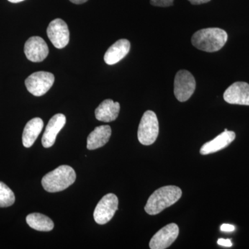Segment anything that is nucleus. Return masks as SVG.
Instances as JSON below:
<instances>
[{"mask_svg":"<svg viewBox=\"0 0 249 249\" xmlns=\"http://www.w3.org/2000/svg\"><path fill=\"white\" fill-rule=\"evenodd\" d=\"M55 77L53 73L47 71H37L32 73L25 80L28 91L35 96L45 94L53 86Z\"/></svg>","mask_w":249,"mask_h":249,"instance_id":"423d86ee","label":"nucleus"},{"mask_svg":"<svg viewBox=\"0 0 249 249\" xmlns=\"http://www.w3.org/2000/svg\"><path fill=\"white\" fill-rule=\"evenodd\" d=\"M76 172L69 165H60L47 173L42 179L44 189L49 193H57L67 189L76 181Z\"/></svg>","mask_w":249,"mask_h":249,"instance_id":"7ed1b4c3","label":"nucleus"},{"mask_svg":"<svg viewBox=\"0 0 249 249\" xmlns=\"http://www.w3.org/2000/svg\"><path fill=\"white\" fill-rule=\"evenodd\" d=\"M24 51L28 60L34 62L43 61L49 52L45 41L39 36L30 37L26 42Z\"/></svg>","mask_w":249,"mask_h":249,"instance_id":"9d476101","label":"nucleus"},{"mask_svg":"<svg viewBox=\"0 0 249 249\" xmlns=\"http://www.w3.org/2000/svg\"><path fill=\"white\" fill-rule=\"evenodd\" d=\"M159 132V121L155 113L150 110L145 111L139 125V142L142 145H152L157 140Z\"/></svg>","mask_w":249,"mask_h":249,"instance_id":"20e7f679","label":"nucleus"},{"mask_svg":"<svg viewBox=\"0 0 249 249\" xmlns=\"http://www.w3.org/2000/svg\"><path fill=\"white\" fill-rule=\"evenodd\" d=\"M8 1L11 3H19L21 2V1H24V0H8Z\"/></svg>","mask_w":249,"mask_h":249,"instance_id":"393cba45","label":"nucleus"},{"mask_svg":"<svg viewBox=\"0 0 249 249\" xmlns=\"http://www.w3.org/2000/svg\"><path fill=\"white\" fill-rule=\"evenodd\" d=\"M182 196V191L178 186L161 187L154 192L149 197L145 211L150 215H155L178 202Z\"/></svg>","mask_w":249,"mask_h":249,"instance_id":"f03ea898","label":"nucleus"},{"mask_svg":"<svg viewBox=\"0 0 249 249\" xmlns=\"http://www.w3.org/2000/svg\"><path fill=\"white\" fill-rule=\"evenodd\" d=\"M174 0H150L152 5L160 7H168L173 4Z\"/></svg>","mask_w":249,"mask_h":249,"instance_id":"aec40b11","label":"nucleus"},{"mask_svg":"<svg viewBox=\"0 0 249 249\" xmlns=\"http://www.w3.org/2000/svg\"><path fill=\"white\" fill-rule=\"evenodd\" d=\"M120 104L112 100L103 101L95 110L96 119L103 122L109 123L115 121L120 111Z\"/></svg>","mask_w":249,"mask_h":249,"instance_id":"2eb2a0df","label":"nucleus"},{"mask_svg":"<svg viewBox=\"0 0 249 249\" xmlns=\"http://www.w3.org/2000/svg\"><path fill=\"white\" fill-rule=\"evenodd\" d=\"M224 99L230 104L249 106V85L245 82H236L226 90Z\"/></svg>","mask_w":249,"mask_h":249,"instance_id":"9b49d317","label":"nucleus"},{"mask_svg":"<svg viewBox=\"0 0 249 249\" xmlns=\"http://www.w3.org/2000/svg\"><path fill=\"white\" fill-rule=\"evenodd\" d=\"M178 226L176 224H168L160 229L150 240V248L151 249H165L168 248L176 240L178 235Z\"/></svg>","mask_w":249,"mask_h":249,"instance_id":"1a4fd4ad","label":"nucleus"},{"mask_svg":"<svg viewBox=\"0 0 249 249\" xmlns=\"http://www.w3.org/2000/svg\"><path fill=\"white\" fill-rule=\"evenodd\" d=\"M44 127V122L40 118H34L27 123L22 134V143L25 147L34 145Z\"/></svg>","mask_w":249,"mask_h":249,"instance_id":"f3484780","label":"nucleus"},{"mask_svg":"<svg viewBox=\"0 0 249 249\" xmlns=\"http://www.w3.org/2000/svg\"><path fill=\"white\" fill-rule=\"evenodd\" d=\"M130 49V42L126 39H121L107 49L104 55L106 64L113 65L118 63L128 54Z\"/></svg>","mask_w":249,"mask_h":249,"instance_id":"4468645a","label":"nucleus"},{"mask_svg":"<svg viewBox=\"0 0 249 249\" xmlns=\"http://www.w3.org/2000/svg\"><path fill=\"white\" fill-rule=\"evenodd\" d=\"M235 227L231 224H224L221 226L220 229L224 232H232L235 230Z\"/></svg>","mask_w":249,"mask_h":249,"instance_id":"412c9836","label":"nucleus"},{"mask_svg":"<svg viewBox=\"0 0 249 249\" xmlns=\"http://www.w3.org/2000/svg\"><path fill=\"white\" fill-rule=\"evenodd\" d=\"M26 221L29 227L38 231H51L54 227L53 221L50 218L37 213L29 214Z\"/></svg>","mask_w":249,"mask_h":249,"instance_id":"a211bd4d","label":"nucleus"},{"mask_svg":"<svg viewBox=\"0 0 249 249\" xmlns=\"http://www.w3.org/2000/svg\"><path fill=\"white\" fill-rule=\"evenodd\" d=\"M66 124V116L57 114L49 120L42 138V144L46 148L52 147L60 130Z\"/></svg>","mask_w":249,"mask_h":249,"instance_id":"f8f14e48","label":"nucleus"},{"mask_svg":"<svg viewBox=\"0 0 249 249\" xmlns=\"http://www.w3.org/2000/svg\"><path fill=\"white\" fill-rule=\"evenodd\" d=\"M196 82L191 72L180 70L177 73L174 82V93L180 102H186L195 92Z\"/></svg>","mask_w":249,"mask_h":249,"instance_id":"39448f33","label":"nucleus"},{"mask_svg":"<svg viewBox=\"0 0 249 249\" xmlns=\"http://www.w3.org/2000/svg\"><path fill=\"white\" fill-rule=\"evenodd\" d=\"M70 1H71L73 4H83V3L86 2L88 0H70Z\"/></svg>","mask_w":249,"mask_h":249,"instance_id":"b1692460","label":"nucleus"},{"mask_svg":"<svg viewBox=\"0 0 249 249\" xmlns=\"http://www.w3.org/2000/svg\"><path fill=\"white\" fill-rule=\"evenodd\" d=\"M16 201L14 192L4 183L0 181V207H9Z\"/></svg>","mask_w":249,"mask_h":249,"instance_id":"6ab92c4d","label":"nucleus"},{"mask_svg":"<svg viewBox=\"0 0 249 249\" xmlns=\"http://www.w3.org/2000/svg\"><path fill=\"white\" fill-rule=\"evenodd\" d=\"M111 129L109 125L96 127L88 137V150H93L104 146L110 139Z\"/></svg>","mask_w":249,"mask_h":249,"instance_id":"dca6fc26","label":"nucleus"},{"mask_svg":"<svg viewBox=\"0 0 249 249\" xmlns=\"http://www.w3.org/2000/svg\"><path fill=\"white\" fill-rule=\"evenodd\" d=\"M49 40L57 49L66 47L70 42V31L65 21L58 18L49 23L47 28Z\"/></svg>","mask_w":249,"mask_h":249,"instance_id":"6e6552de","label":"nucleus"},{"mask_svg":"<svg viewBox=\"0 0 249 249\" xmlns=\"http://www.w3.org/2000/svg\"><path fill=\"white\" fill-rule=\"evenodd\" d=\"M228 34L219 28H207L196 31L192 37V44L196 49L203 52H217L225 45Z\"/></svg>","mask_w":249,"mask_h":249,"instance_id":"f257e3e1","label":"nucleus"},{"mask_svg":"<svg viewBox=\"0 0 249 249\" xmlns=\"http://www.w3.org/2000/svg\"><path fill=\"white\" fill-rule=\"evenodd\" d=\"M217 244L219 245L226 247H231L232 245L231 240H226V239H219L217 241Z\"/></svg>","mask_w":249,"mask_h":249,"instance_id":"4be33fe9","label":"nucleus"},{"mask_svg":"<svg viewBox=\"0 0 249 249\" xmlns=\"http://www.w3.org/2000/svg\"><path fill=\"white\" fill-rule=\"evenodd\" d=\"M192 4L199 5L202 4H206V3L209 2L211 0H188Z\"/></svg>","mask_w":249,"mask_h":249,"instance_id":"5701e85b","label":"nucleus"},{"mask_svg":"<svg viewBox=\"0 0 249 249\" xmlns=\"http://www.w3.org/2000/svg\"><path fill=\"white\" fill-rule=\"evenodd\" d=\"M235 139V132L225 129L224 132L218 135L213 140L210 141L203 145L200 149V153L203 155H207L219 151L229 146Z\"/></svg>","mask_w":249,"mask_h":249,"instance_id":"ddd939ff","label":"nucleus"},{"mask_svg":"<svg viewBox=\"0 0 249 249\" xmlns=\"http://www.w3.org/2000/svg\"><path fill=\"white\" fill-rule=\"evenodd\" d=\"M119 206L117 196L112 193H109L103 196L96 206L93 212L95 222L98 224H107L114 217Z\"/></svg>","mask_w":249,"mask_h":249,"instance_id":"0eeeda50","label":"nucleus"}]
</instances>
